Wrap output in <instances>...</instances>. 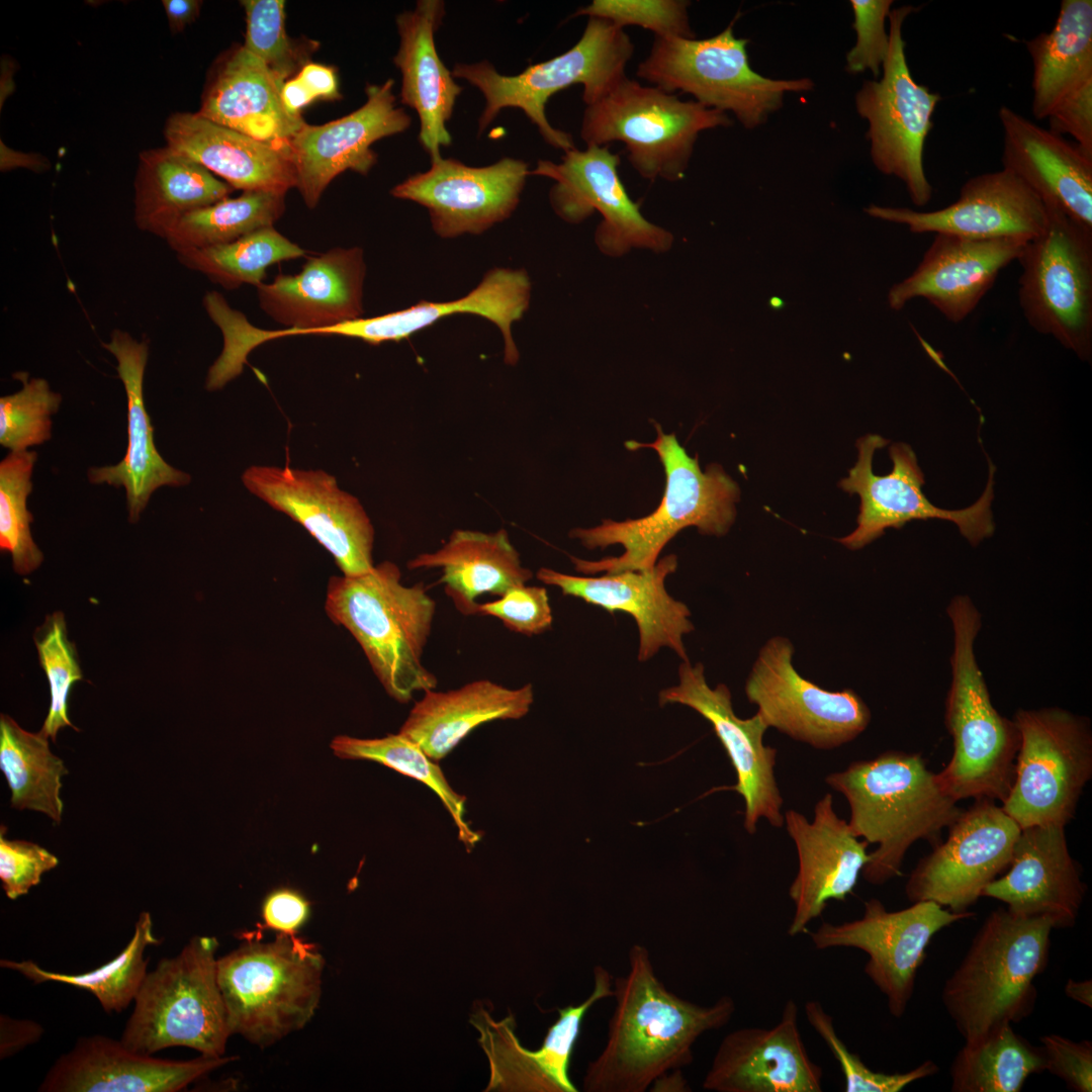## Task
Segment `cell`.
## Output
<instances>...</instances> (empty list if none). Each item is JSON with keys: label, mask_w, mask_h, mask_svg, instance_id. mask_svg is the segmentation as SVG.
<instances>
[{"label": "cell", "mask_w": 1092, "mask_h": 1092, "mask_svg": "<svg viewBox=\"0 0 1092 1092\" xmlns=\"http://www.w3.org/2000/svg\"><path fill=\"white\" fill-rule=\"evenodd\" d=\"M38 659L47 675L51 703L42 731L56 740L58 731L75 726L68 716V699L71 688L82 679L75 646L69 641L64 615L60 612L48 616L34 637Z\"/></svg>", "instance_id": "obj_51"}, {"label": "cell", "mask_w": 1092, "mask_h": 1092, "mask_svg": "<svg viewBox=\"0 0 1092 1092\" xmlns=\"http://www.w3.org/2000/svg\"><path fill=\"white\" fill-rule=\"evenodd\" d=\"M444 15L443 1L420 0L396 17L400 42L393 62L401 73V103L417 112L419 141L431 161L442 158L440 147L452 143L446 123L462 92L436 50L434 34Z\"/></svg>", "instance_id": "obj_36"}, {"label": "cell", "mask_w": 1092, "mask_h": 1092, "mask_svg": "<svg viewBox=\"0 0 1092 1092\" xmlns=\"http://www.w3.org/2000/svg\"><path fill=\"white\" fill-rule=\"evenodd\" d=\"M330 746L338 757L371 760L423 783L443 803L456 825L458 839L462 844L469 850L480 840L481 835L464 819L466 798L452 788L438 761L429 757L417 743L404 735L399 732L380 738L339 735L332 740Z\"/></svg>", "instance_id": "obj_46"}, {"label": "cell", "mask_w": 1092, "mask_h": 1092, "mask_svg": "<svg viewBox=\"0 0 1092 1092\" xmlns=\"http://www.w3.org/2000/svg\"><path fill=\"white\" fill-rule=\"evenodd\" d=\"M48 738L42 730L31 733L11 717L0 716V768L11 791V806L41 812L60 823L61 779L69 770L51 752Z\"/></svg>", "instance_id": "obj_42"}, {"label": "cell", "mask_w": 1092, "mask_h": 1092, "mask_svg": "<svg viewBox=\"0 0 1092 1092\" xmlns=\"http://www.w3.org/2000/svg\"><path fill=\"white\" fill-rule=\"evenodd\" d=\"M888 444L879 435H867L857 441L858 458L839 486L860 497L856 528L839 542L856 550L879 538L889 528L899 529L913 520L939 519L953 522L960 533L973 545L991 537L995 530L991 505L994 496L993 473L980 498L962 510H944L932 505L922 491L923 473L911 447L893 444L889 449L893 469L889 474L873 472L876 450Z\"/></svg>", "instance_id": "obj_16"}, {"label": "cell", "mask_w": 1092, "mask_h": 1092, "mask_svg": "<svg viewBox=\"0 0 1092 1092\" xmlns=\"http://www.w3.org/2000/svg\"><path fill=\"white\" fill-rule=\"evenodd\" d=\"M917 8L890 11L889 51L878 80L864 81L855 96L856 111L868 121L867 138L875 167L904 182L911 201L926 205L933 193L923 164V151L940 94L918 84L905 56L902 28Z\"/></svg>", "instance_id": "obj_15"}, {"label": "cell", "mask_w": 1092, "mask_h": 1092, "mask_svg": "<svg viewBox=\"0 0 1092 1092\" xmlns=\"http://www.w3.org/2000/svg\"><path fill=\"white\" fill-rule=\"evenodd\" d=\"M282 85L244 46H236L216 60L197 113L258 141L288 147L305 121L283 105Z\"/></svg>", "instance_id": "obj_38"}, {"label": "cell", "mask_w": 1092, "mask_h": 1092, "mask_svg": "<svg viewBox=\"0 0 1092 1092\" xmlns=\"http://www.w3.org/2000/svg\"><path fill=\"white\" fill-rule=\"evenodd\" d=\"M36 459L34 451L25 450L10 452L0 462V548L10 553L13 569L21 575L36 569L43 560L31 537L33 517L26 505Z\"/></svg>", "instance_id": "obj_49"}, {"label": "cell", "mask_w": 1092, "mask_h": 1092, "mask_svg": "<svg viewBox=\"0 0 1092 1092\" xmlns=\"http://www.w3.org/2000/svg\"><path fill=\"white\" fill-rule=\"evenodd\" d=\"M58 857L46 848L25 840L0 836V880L6 896L15 900L39 884L42 874L56 868Z\"/></svg>", "instance_id": "obj_57"}, {"label": "cell", "mask_w": 1092, "mask_h": 1092, "mask_svg": "<svg viewBox=\"0 0 1092 1092\" xmlns=\"http://www.w3.org/2000/svg\"><path fill=\"white\" fill-rule=\"evenodd\" d=\"M478 615L497 618L509 630L527 636L549 630L553 622L546 588L526 584L511 588L495 601L479 603Z\"/></svg>", "instance_id": "obj_56"}, {"label": "cell", "mask_w": 1092, "mask_h": 1092, "mask_svg": "<svg viewBox=\"0 0 1092 1092\" xmlns=\"http://www.w3.org/2000/svg\"><path fill=\"white\" fill-rule=\"evenodd\" d=\"M619 165L620 156L608 146H588L565 152L558 164L539 160L530 175L555 181L549 200L564 221L579 223L595 211L602 214L595 241L605 255L619 257L632 248L667 251L672 234L643 216L620 179Z\"/></svg>", "instance_id": "obj_18"}, {"label": "cell", "mask_w": 1092, "mask_h": 1092, "mask_svg": "<svg viewBox=\"0 0 1092 1092\" xmlns=\"http://www.w3.org/2000/svg\"><path fill=\"white\" fill-rule=\"evenodd\" d=\"M689 6L685 0H594L573 16L603 18L621 28L638 25L652 31L654 37L694 38Z\"/></svg>", "instance_id": "obj_54"}, {"label": "cell", "mask_w": 1092, "mask_h": 1092, "mask_svg": "<svg viewBox=\"0 0 1092 1092\" xmlns=\"http://www.w3.org/2000/svg\"><path fill=\"white\" fill-rule=\"evenodd\" d=\"M325 960L295 934L247 940L217 959V983L232 1034L266 1048L312 1018Z\"/></svg>", "instance_id": "obj_7"}, {"label": "cell", "mask_w": 1092, "mask_h": 1092, "mask_svg": "<svg viewBox=\"0 0 1092 1092\" xmlns=\"http://www.w3.org/2000/svg\"><path fill=\"white\" fill-rule=\"evenodd\" d=\"M159 943L153 933L151 914L144 911L127 945L110 962L92 971L61 974L43 970L32 961L1 960L0 966L20 973L34 984L57 982L86 990L98 999L106 1012H120L134 1000L147 975L149 960L144 957L145 949Z\"/></svg>", "instance_id": "obj_44"}, {"label": "cell", "mask_w": 1092, "mask_h": 1092, "mask_svg": "<svg viewBox=\"0 0 1092 1092\" xmlns=\"http://www.w3.org/2000/svg\"><path fill=\"white\" fill-rule=\"evenodd\" d=\"M479 1030V1042L489 1061L486 1091L560 1092L548 1052L524 1048L516 1033L513 1016L494 1021L484 1011L471 1019Z\"/></svg>", "instance_id": "obj_48"}, {"label": "cell", "mask_w": 1092, "mask_h": 1092, "mask_svg": "<svg viewBox=\"0 0 1092 1092\" xmlns=\"http://www.w3.org/2000/svg\"><path fill=\"white\" fill-rule=\"evenodd\" d=\"M998 116L1003 129V168L1043 202L1092 232V157L1008 106H1001Z\"/></svg>", "instance_id": "obj_34"}, {"label": "cell", "mask_w": 1092, "mask_h": 1092, "mask_svg": "<svg viewBox=\"0 0 1092 1092\" xmlns=\"http://www.w3.org/2000/svg\"><path fill=\"white\" fill-rule=\"evenodd\" d=\"M1015 775L1003 810L1019 825L1066 826L1092 777V731L1086 717L1050 707L1018 710Z\"/></svg>", "instance_id": "obj_13"}, {"label": "cell", "mask_w": 1092, "mask_h": 1092, "mask_svg": "<svg viewBox=\"0 0 1092 1092\" xmlns=\"http://www.w3.org/2000/svg\"><path fill=\"white\" fill-rule=\"evenodd\" d=\"M281 100L293 115L315 100L334 101L341 98L337 72L333 67L306 63L281 87Z\"/></svg>", "instance_id": "obj_59"}, {"label": "cell", "mask_w": 1092, "mask_h": 1092, "mask_svg": "<svg viewBox=\"0 0 1092 1092\" xmlns=\"http://www.w3.org/2000/svg\"><path fill=\"white\" fill-rule=\"evenodd\" d=\"M1048 224L1018 257V299L1028 325L1079 358L1092 354V232L1052 203Z\"/></svg>", "instance_id": "obj_14"}, {"label": "cell", "mask_w": 1092, "mask_h": 1092, "mask_svg": "<svg viewBox=\"0 0 1092 1092\" xmlns=\"http://www.w3.org/2000/svg\"><path fill=\"white\" fill-rule=\"evenodd\" d=\"M1032 62L1031 111L1092 157V1L1063 0L1056 23L1025 42Z\"/></svg>", "instance_id": "obj_22"}, {"label": "cell", "mask_w": 1092, "mask_h": 1092, "mask_svg": "<svg viewBox=\"0 0 1092 1092\" xmlns=\"http://www.w3.org/2000/svg\"><path fill=\"white\" fill-rule=\"evenodd\" d=\"M234 188L169 148L141 152L134 180L139 228L165 238L184 214L228 198Z\"/></svg>", "instance_id": "obj_41"}, {"label": "cell", "mask_w": 1092, "mask_h": 1092, "mask_svg": "<svg viewBox=\"0 0 1092 1092\" xmlns=\"http://www.w3.org/2000/svg\"><path fill=\"white\" fill-rule=\"evenodd\" d=\"M974 915L970 911L952 912L931 901L888 911L873 898L864 902L861 918L840 924L823 922L815 931L806 933L818 949L853 947L864 951L869 957L866 975L886 996L890 1013L900 1018L912 997L917 972L932 937Z\"/></svg>", "instance_id": "obj_17"}, {"label": "cell", "mask_w": 1092, "mask_h": 1092, "mask_svg": "<svg viewBox=\"0 0 1092 1092\" xmlns=\"http://www.w3.org/2000/svg\"><path fill=\"white\" fill-rule=\"evenodd\" d=\"M246 14L243 44L284 84L308 63L316 46L312 40L297 42L285 29V2L281 0L241 1Z\"/></svg>", "instance_id": "obj_50"}, {"label": "cell", "mask_w": 1092, "mask_h": 1092, "mask_svg": "<svg viewBox=\"0 0 1092 1092\" xmlns=\"http://www.w3.org/2000/svg\"><path fill=\"white\" fill-rule=\"evenodd\" d=\"M809 1024L829 1046L839 1063L845 1079L846 1092H899L907 1085L930 1077L938 1072V1066L927 1060L906 1073L886 1074L871 1070L856 1054L851 1053L837 1035L832 1017L815 1000L805 1004Z\"/></svg>", "instance_id": "obj_53"}, {"label": "cell", "mask_w": 1092, "mask_h": 1092, "mask_svg": "<svg viewBox=\"0 0 1092 1092\" xmlns=\"http://www.w3.org/2000/svg\"><path fill=\"white\" fill-rule=\"evenodd\" d=\"M794 648L783 637L761 648L746 680L748 701L768 727L817 749H833L857 737L871 711L852 690L826 691L802 677L792 663Z\"/></svg>", "instance_id": "obj_19"}, {"label": "cell", "mask_w": 1092, "mask_h": 1092, "mask_svg": "<svg viewBox=\"0 0 1092 1092\" xmlns=\"http://www.w3.org/2000/svg\"><path fill=\"white\" fill-rule=\"evenodd\" d=\"M648 1090L655 1092H687L691 1091V1087L682 1074V1069H674L655 1079Z\"/></svg>", "instance_id": "obj_63"}, {"label": "cell", "mask_w": 1092, "mask_h": 1092, "mask_svg": "<svg viewBox=\"0 0 1092 1092\" xmlns=\"http://www.w3.org/2000/svg\"><path fill=\"white\" fill-rule=\"evenodd\" d=\"M633 54L634 44L624 28L603 18L589 17L572 48L531 65L518 75H502L487 61L456 64L452 75L468 81L484 96L479 133L500 110L518 108L538 127L547 144L565 153L575 145L570 133L548 121L545 109L550 97L570 86L581 85L585 105L599 101L627 77L626 67Z\"/></svg>", "instance_id": "obj_8"}, {"label": "cell", "mask_w": 1092, "mask_h": 1092, "mask_svg": "<svg viewBox=\"0 0 1092 1092\" xmlns=\"http://www.w3.org/2000/svg\"><path fill=\"white\" fill-rule=\"evenodd\" d=\"M365 273L361 248L338 247L310 257L297 274H278L271 283L259 284L261 309L286 329L263 331L239 311H231L220 329L222 362L241 372L249 353L264 342L312 335L315 330L362 317Z\"/></svg>", "instance_id": "obj_12"}, {"label": "cell", "mask_w": 1092, "mask_h": 1092, "mask_svg": "<svg viewBox=\"0 0 1092 1092\" xmlns=\"http://www.w3.org/2000/svg\"><path fill=\"white\" fill-rule=\"evenodd\" d=\"M946 612L953 630V651L944 722L953 752L936 778L941 789L958 802L989 799L1002 804L1014 780L1019 731L1013 720L993 706L978 665L974 651L982 626L978 609L970 597L959 595Z\"/></svg>", "instance_id": "obj_6"}, {"label": "cell", "mask_w": 1092, "mask_h": 1092, "mask_svg": "<svg viewBox=\"0 0 1092 1092\" xmlns=\"http://www.w3.org/2000/svg\"><path fill=\"white\" fill-rule=\"evenodd\" d=\"M242 481L251 493L301 525L332 554L344 575L373 568L371 520L333 475L321 469L255 465L244 471Z\"/></svg>", "instance_id": "obj_21"}, {"label": "cell", "mask_w": 1092, "mask_h": 1092, "mask_svg": "<svg viewBox=\"0 0 1092 1092\" xmlns=\"http://www.w3.org/2000/svg\"><path fill=\"white\" fill-rule=\"evenodd\" d=\"M1045 1071L1077 1092L1092 1091V1042L1074 1041L1059 1034L1040 1038Z\"/></svg>", "instance_id": "obj_58"}, {"label": "cell", "mask_w": 1092, "mask_h": 1092, "mask_svg": "<svg viewBox=\"0 0 1092 1092\" xmlns=\"http://www.w3.org/2000/svg\"><path fill=\"white\" fill-rule=\"evenodd\" d=\"M408 569L439 568L445 594L464 616L478 615L476 600L485 594L502 597L526 584L533 572L522 565L505 529L495 532L454 530L434 552L417 555Z\"/></svg>", "instance_id": "obj_40"}, {"label": "cell", "mask_w": 1092, "mask_h": 1092, "mask_svg": "<svg viewBox=\"0 0 1092 1092\" xmlns=\"http://www.w3.org/2000/svg\"><path fill=\"white\" fill-rule=\"evenodd\" d=\"M102 346L115 357L117 374L126 393L127 448L117 464L90 468L88 479L93 484L123 487L128 519L134 523L156 489L186 485L191 476L169 465L155 447L154 429L144 400V375L149 356L147 343L115 330L110 341Z\"/></svg>", "instance_id": "obj_35"}, {"label": "cell", "mask_w": 1092, "mask_h": 1092, "mask_svg": "<svg viewBox=\"0 0 1092 1092\" xmlns=\"http://www.w3.org/2000/svg\"><path fill=\"white\" fill-rule=\"evenodd\" d=\"M867 214L901 223L915 234H946L973 239L1013 238L1030 241L1048 224L1043 201L1016 175L1002 168L970 178L958 199L937 210L872 204Z\"/></svg>", "instance_id": "obj_26"}, {"label": "cell", "mask_w": 1092, "mask_h": 1092, "mask_svg": "<svg viewBox=\"0 0 1092 1092\" xmlns=\"http://www.w3.org/2000/svg\"><path fill=\"white\" fill-rule=\"evenodd\" d=\"M325 609L358 642L390 698L406 704L436 689L437 676L423 662L436 602L423 582L403 584L398 566L383 561L359 575L331 576Z\"/></svg>", "instance_id": "obj_4"}, {"label": "cell", "mask_w": 1092, "mask_h": 1092, "mask_svg": "<svg viewBox=\"0 0 1092 1092\" xmlns=\"http://www.w3.org/2000/svg\"><path fill=\"white\" fill-rule=\"evenodd\" d=\"M747 43L735 36L732 23L703 39L654 37L636 75L668 93L690 94L708 108L731 111L744 127L754 128L782 107L787 92L809 91L813 82L759 75L749 65Z\"/></svg>", "instance_id": "obj_11"}, {"label": "cell", "mask_w": 1092, "mask_h": 1092, "mask_svg": "<svg viewBox=\"0 0 1092 1092\" xmlns=\"http://www.w3.org/2000/svg\"><path fill=\"white\" fill-rule=\"evenodd\" d=\"M306 252L274 226L263 228L234 242L178 254L181 262L225 289L263 283L266 270Z\"/></svg>", "instance_id": "obj_47"}, {"label": "cell", "mask_w": 1092, "mask_h": 1092, "mask_svg": "<svg viewBox=\"0 0 1092 1092\" xmlns=\"http://www.w3.org/2000/svg\"><path fill=\"white\" fill-rule=\"evenodd\" d=\"M825 782L845 797L852 833L877 844L861 871L872 885L899 876L907 850L917 840L938 844L941 831L963 812L918 753L887 751L853 761Z\"/></svg>", "instance_id": "obj_2"}, {"label": "cell", "mask_w": 1092, "mask_h": 1092, "mask_svg": "<svg viewBox=\"0 0 1092 1092\" xmlns=\"http://www.w3.org/2000/svg\"><path fill=\"white\" fill-rule=\"evenodd\" d=\"M892 0H851L853 28L856 42L846 55V69L850 73L870 71L880 78L889 51V31L886 19L891 11Z\"/></svg>", "instance_id": "obj_55"}, {"label": "cell", "mask_w": 1092, "mask_h": 1092, "mask_svg": "<svg viewBox=\"0 0 1092 1092\" xmlns=\"http://www.w3.org/2000/svg\"><path fill=\"white\" fill-rule=\"evenodd\" d=\"M1053 929L1045 917L1020 916L1007 908L987 916L941 992L965 1041L1031 1014L1034 979L1048 966Z\"/></svg>", "instance_id": "obj_5"}, {"label": "cell", "mask_w": 1092, "mask_h": 1092, "mask_svg": "<svg viewBox=\"0 0 1092 1092\" xmlns=\"http://www.w3.org/2000/svg\"><path fill=\"white\" fill-rule=\"evenodd\" d=\"M394 81L367 85L366 102L336 120L306 122L288 142L296 173V188L308 208H314L329 184L347 170L366 175L377 162L371 146L380 139L406 130L412 122L396 107Z\"/></svg>", "instance_id": "obj_25"}, {"label": "cell", "mask_w": 1092, "mask_h": 1092, "mask_svg": "<svg viewBox=\"0 0 1092 1092\" xmlns=\"http://www.w3.org/2000/svg\"><path fill=\"white\" fill-rule=\"evenodd\" d=\"M167 146L219 176L234 189L286 194L296 187L288 147L258 141L197 112L166 121Z\"/></svg>", "instance_id": "obj_37"}, {"label": "cell", "mask_w": 1092, "mask_h": 1092, "mask_svg": "<svg viewBox=\"0 0 1092 1092\" xmlns=\"http://www.w3.org/2000/svg\"><path fill=\"white\" fill-rule=\"evenodd\" d=\"M530 296L531 281L525 270L494 268L459 299L420 301L401 310L318 329L314 335L342 336L379 345L406 339L446 316L471 313L485 317L499 329L505 342V362L514 365L519 360V351L513 340L512 325L528 309Z\"/></svg>", "instance_id": "obj_33"}, {"label": "cell", "mask_w": 1092, "mask_h": 1092, "mask_svg": "<svg viewBox=\"0 0 1092 1092\" xmlns=\"http://www.w3.org/2000/svg\"><path fill=\"white\" fill-rule=\"evenodd\" d=\"M1007 870L985 887L982 897L1005 903L1016 915L1045 917L1054 928L1075 925L1086 885L1070 853L1065 826L1022 828Z\"/></svg>", "instance_id": "obj_31"}, {"label": "cell", "mask_w": 1092, "mask_h": 1092, "mask_svg": "<svg viewBox=\"0 0 1092 1092\" xmlns=\"http://www.w3.org/2000/svg\"><path fill=\"white\" fill-rule=\"evenodd\" d=\"M1027 242L935 234L913 273L891 287L888 303L899 310L914 298H924L948 322L961 323L993 286L999 272L1018 259Z\"/></svg>", "instance_id": "obj_29"}, {"label": "cell", "mask_w": 1092, "mask_h": 1092, "mask_svg": "<svg viewBox=\"0 0 1092 1092\" xmlns=\"http://www.w3.org/2000/svg\"><path fill=\"white\" fill-rule=\"evenodd\" d=\"M162 5L172 33H178L195 21L200 13L202 1L163 0Z\"/></svg>", "instance_id": "obj_62"}, {"label": "cell", "mask_w": 1092, "mask_h": 1092, "mask_svg": "<svg viewBox=\"0 0 1092 1092\" xmlns=\"http://www.w3.org/2000/svg\"><path fill=\"white\" fill-rule=\"evenodd\" d=\"M678 677V685L659 693V705L688 706L711 723L736 774L734 790L744 800L745 830L754 834L760 819L783 827L784 800L775 777L777 749L763 743L767 724L758 713L748 719L737 717L729 689L723 684L711 688L702 663L684 661Z\"/></svg>", "instance_id": "obj_23"}, {"label": "cell", "mask_w": 1092, "mask_h": 1092, "mask_svg": "<svg viewBox=\"0 0 1092 1092\" xmlns=\"http://www.w3.org/2000/svg\"><path fill=\"white\" fill-rule=\"evenodd\" d=\"M676 567L677 558L670 554L645 570L578 576L541 567L536 576L543 583L558 587L564 596L581 599L611 614L620 611L632 616L639 632L640 661L651 658L661 647L672 649L688 661L682 638L694 629L691 612L665 588L666 577Z\"/></svg>", "instance_id": "obj_28"}, {"label": "cell", "mask_w": 1092, "mask_h": 1092, "mask_svg": "<svg viewBox=\"0 0 1092 1092\" xmlns=\"http://www.w3.org/2000/svg\"><path fill=\"white\" fill-rule=\"evenodd\" d=\"M657 437L650 443L627 441L632 451L654 450L663 466L666 484L659 506L649 515L622 522L611 519L592 528H575L571 538L587 549L619 544L624 552L599 560L570 557L577 572L596 574L645 570L653 567L661 550L682 529L697 527L706 535L726 534L736 517L737 483L717 464L703 471L698 457L688 455L674 434L654 423Z\"/></svg>", "instance_id": "obj_3"}, {"label": "cell", "mask_w": 1092, "mask_h": 1092, "mask_svg": "<svg viewBox=\"0 0 1092 1092\" xmlns=\"http://www.w3.org/2000/svg\"><path fill=\"white\" fill-rule=\"evenodd\" d=\"M261 915L265 928L295 934L310 915V902L295 889L277 888L264 898Z\"/></svg>", "instance_id": "obj_60"}, {"label": "cell", "mask_w": 1092, "mask_h": 1092, "mask_svg": "<svg viewBox=\"0 0 1092 1092\" xmlns=\"http://www.w3.org/2000/svg\"><path fill=\"white\" fill-rule=\"evenodd\" d=\"M218 941L193 936L174 958L162 959L147 973L120 1041L151 1056L172 1046L219 1058L232 1035L217 983Z\"/></svg>", "instance_id": "obj_9"}, {"label": "cell", "mask_w": 1092, "mask_h": 1092, "mask_svg": "<svg viewBox=\"0 0 1092 1092\" xmlns=\"http://www.w3.org/2000/svg\"><path fill=\"white\" fill-rule=\"evenodd\" d=\"M1045 1071L1040 1046L1017 1034L1011 1024L965 1041L950 1068L952 1092H1018L1030 1075Z\"/></svg>", "instance_id": "obj_43"}, {"label": "cell", "mask_w": 1092, "mask_h": 1092, "mask_svg": "<svg viewBox=\"0 0 1092 1092\" xmlns=\"http://www.w3.org/2000/svg\"><path fill=\"white\" fill-rule=\"evenodd\" d=\"M615 1008L606 1043L585 1069V1092H644L662 1074L694 1060L704 1033L725 1026L736 1005L730 996L704 1006L686 1000L658 978L646 946L628 950V970L614 978Z\"/></svg>", "instance_id": "obj_1"}, {"label": "cell", "mask_w": 1092, "mask_h": 1092, "mask_svg": "<svg viewBox=\"0 0 1092 1092\" xmlns=\"http://www.w3.org/2000/svg\"><path fill=\"white\" fill-rule=\"evenodd\" d=\"M948 829L946 840L918 861L905 893L912 903L931 901L962 913L1008 869L1021 828L995 801L980 799Z\"/></svg>", "instance_id": "obj_20"}, {"label": "cell", "mask_w": 1092, "mask_h": 1092, "mask_svg": "<svg viewBox=\"0 0 1092 1092\" xmlns=\"http://www.w3.org/2000/svg\"><path fill=\"white\" fill-rule=\"evenodd\" d=\"M238 1057L172 1061L134 1053L103 1035L81 1037L49 1070L41 1092H176Z\"/></svg>", "instance_id": "obj_32"}, {"label": "cell", "mask_w": 1092, "mask_h": 1092, "mask_svg": "<svg viewBox=\"0 0 1092 1092\" xmlns=\"http://www.w3.org/2000/svg\"><path fill=\"white\" fill-rule=\"evenodd\" d=\"M285 210V194L247 191L181 216L165 236L178 254L234 242L273 226Z\"/></svg>", "instance_id": "obj_45"}, {"label": "cell", "mask_w": 1092, "mask_h": 1092, "mask_svg": "<svg viewBox=\"0 0 1092 1092\" xmlns=\"http://www.w3.org/2000/svg\"><path fill=\"white\" fill-rule=\"evenodd\" d=\"M784 824L799 859L789 889L795 912L788 934L796 936L808 931V924L821 916L830 900L844 901L852 893L870 858L869 843L859 840L836 814L831 794L816 803L811 822L790 809L784 813Z\"/></svg>", "instance_id": "obj_27"}, {"label": "cell", "mask_w": 1092, "mask_h": 1092, "mask_svg": "<svg viewBox=\"0 0 1092 1092\" xmlns=\"http://www.w3.org/2000/svg\"><path fill=\"white\" fill-rule=\"evenodd\" d=\"M731 124L725 112L626 77L585 106L580 138L586 147L623 143L640 176L675 182L689 167L699 133Z\"/></svg>", "instance_id": "obj_10"}, {"label": "cell", "mask_w": 1092, "mask_h": 1092, "mask_svg": "<svg viewBox=\"0 0 1092 1092\" xmlns=\"http://www.w3.org/2000/svg\"><path fill=\"white\" fill-rule=\"evenodd\" d=\"M42 1027L31 1020H17L6 1014L0 1016V1059H6L37 1041Z\"/></svg>", "instance_id": "obj_61"}, {"label": "cell", "mask_w": 1092, "mask_h": 1092, "mask_svg": "<svg viewBox=\"0 0 1092 1092\" xmlns=\"http://www.w3.org/2000/svg\"><path fill=\"white\" fill-rule=\"evenodd\" d=\"M61 402L62 395L46 379L23 380L20 390L0 398L1 446L19 452L51 439V417Z\"/></svg>", "instance_id": "obj_52"}, {"label": "cell", "mask_w": 1092, "mask_h": 1092, "mask_svg": "<svg viewBox=\"0 0 1092 1092\" xmlns=\"http://www.w3.org/2000/svg\"><path fill=\"white\" fill-rule=\"evenodd\" d=\"M533 702L531 684L511 689L487 678L446 692L427 690L398 732L439 761L478 726L520 719L528 714Z\"/></svg>", "instance_id": "obj_39"}, {"label": "cell", "mask_w": 1092, "mask_h": 1092, "mask_svg": "<svg viewBox=\"0 0 1092 1092\" xmlns=\"http://www.w3.org/2000/svg\"><path fill=\"white\" fill-rule=\"evenodd\" d=\"M1066 995L1072 1000L1087 1007H1092V981H1075L1069 979L1065 986Z\"/></svg>", "instance_id": "obj_64"}, {"label": "cell", "mask_w": 1092, "mask_h": 1092, "mask_svg": "<svg viewBox=\"0 0 1092 1092\" xmlns=\"http://www.w3.org/2000/svg\"><path fill=\"white\" fill-rule=\"evenodd\" d=\"M528 164L503 158L485 167H471L449 158L394 186L395 198L425 206L435 233L442 238L478 235L514 212L520 201Z\"/></svg>", "instance_id": "obj_24"}, {"label": "cell", "mask_w": 1092, "mask_h": 1092, "mask_svg": "<svg viewBox=\"0 0 1092 1092\" xmlns=\"http://www.w3.org/2000/svg\"><path fill=\"white\" fill-rule=\"evenodd\" d=\"M822 1076L801 1037L798 1006L789 1000L774 1027L726 1034L702 1086L715 1092H821Z\"/></svg>", "instance_id": "obj_30"}]
</instances>
